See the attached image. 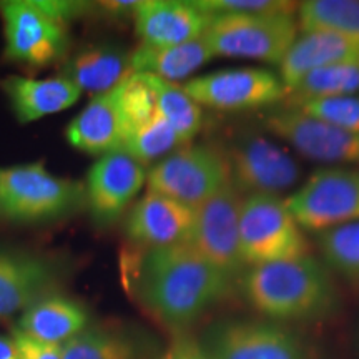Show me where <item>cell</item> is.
Instances as JSON below:
<instances>
[{"label": "cell", "mask_w": 359, "mask_h": 359, "mask_svg": "<svg viewBox=\"0 0 359 359\" xmlns=\"http://www.w3.org/2000/svg\"><path fill=\"white\" fill-rule=\"evenodd\" d=\"M122 275L135 302L170 327L200 320L230 294L235 281L188 243L142 248L123 262Z\"/></svg>", "instance_id": "1"}, {"label": "cell", "mask_w": 359, "mask_h": 359, "mask_svg": "<svg viewBox=\"0 0 359 359\" xmlns=\"http://www.w3.org/2000/svg\"><path fill=\"white\" fill-rule=\"evenodd\" d=\"M240 286L251 308L275 323L320 320L338 303L326 264L311 255L246 268Z\"/></svg>", "instance_id": "2"}, {"label": "cell", "mask_w": 359, "mask_h": 359, "mask_svg": "<svg viewBox=\"0 0 359 359\" xmlns=\"http://www.w3.org/2000/svg\"><path fill=\"white\" fill-rule=\"evenodd\" d=\"M83 206L85 183L55 177L40 163L0 168V222H53Z\"/></svg>", "instance_id": "3"}, {"label": "cell", "mask_w": 359, "mask_h": 359, "mask_svg": "<svg viewBox=\"0 0 359 359\" xmlns=\"http://www.w3.org/2000/svg\"><path fill=\"white\" fill-rule=\"evenodd\" d=\"M299 35L296 12L213 15L205 40L215 57L280 65Z\"/></svg>", "instance_id": "4"}, {"label": "cell", "mask_w": 359, "mask_h": 359, "mask_svg": "<svg viewBox=\"0 0 359 359\" xmlns=\"http://www.w3.org/2000/svg\"><path fill=\"white\" fill-rule=\"evenodd\" d=\"M240 253L246 268L309 255L304 230L285 198L243 196L240 212Z\"/></svg>", "instance_id": "5"}, {"label": "cell", "mask_w": 359, "mask_h": 359, "mask_svg": "<svg viewBox=\"0 0 359 359\" xmlns=\"http://www.w3.org/2000/svg\"><path fill=\"white\" fill-rule=\"evenodd\" d=\"M226 155L210 145L180 148L147 173L148 190L196 208L230 185Z\"/></svg>", "instance_id": "6"}, {"label": "cell", "mask_w": 359, "mask_h": 359, "mask_svg": "<svg viewBox=\"0 0 359 359\" xmlns=\"http://www.w3.org/2000/svg\"><path fill=\"white\" fill-rule=\"evenodd\" d=\"M303 230L323 233L359 222V170L325 167L285 198Z\"/></svg>", "instance_id": "7"}, {"label": "cell", "mask_w": 359, "mask_h": 359, "mask_svg": "<svg viewBox=\"0 0 359 359\" xmlns=\"http://www.w3.org/2000/svg\"><path fill=\"white\" fill-rule=\"evenodd\" d=\"M226 158L231 185L243 196H281L302 180V167L294 156L263 135L250 133L240 138Z\"/></svg>", "instance_id": "8"}, {"label": "cell", "mask_w": 359, "mask_h": 359, "mask_svg": "<svg viewBox=\"0 0 359 359\" xmlns=\"http://www.w3.org/2000/svg\"><path fill=\"white\" fill-rule=\"evenodd\" d=\"M183 88L200 107L222 111L258 110L288 97L280 75L259 67L212 72L188 80Z\"/></svg>", "instance_id": "9"}, {"label": "cell", "mask_w": 359, "mask_h": 359, "mask_svg": "<svg viewBox=\"0 0 359 359\" xmlns=\"http://www.w3.org/2000/svg\"><path fill=\"white\" fill-rule=\"evenodd\" d=\"M6 32V55L11 60L42 67L64 55L67 47L65 22L43 2L8 0L0 4Z\"/></svg>", "instance_id": "10"}, {"label": "cell", "mask_w": 359, "mask_h": 359, "mask_svg": "<svg viewBox=\"0 0 359 359\" xmlns=\"http://www.w3.org/2000/svg\"><path fill=\"white\" fill-rule=\"evenodd\" d=\"M241 203L243 195L230 183L196 206L195 224L188 243L233 280L243 275L246 269L240 253Z\"/></svg>", "instance_id": "11"}, {"label": "cell", "mask_w": 359, "mask_h": 359, "mask_svg": "<svg viewBox=\"0 0 359 359\" xmlns=\"http://www.w3.org/2000/svg\"><path fill=\"white\" fill-rule=\"evenodd\" d=\"M208 359H311L306 344L275 321H224L205 341Z\"/></svg>", "instance_id": "12"}, {"label": "cell", "mask_w": 359, "mask_h": 359, "mask_svg": "<svg viewBox=\"0 0 359 359\" xmlns=\"http://www.w3.org/2000/svg\"><path fill=\"white\" fill-rule=\"evenodd\" d=\"M273 137L290 145L299 155L321 163L359 161V135L343 132L296 107L275 109L263 118Z\"/></svg>", "instance_id": "13"}, {"label": "cell", "mask_w": 359, "mask_h": 359, "mask_svg": "<svg viewBox=\"0 0 359 359\" xmlns=\"http://www.w3.org/2000/svg\"><path fill=\"white\" fill-rule=\"evenodd\" d=\"M147 170L123 150L103 155L90 168L85 196L93 219L110 224L122 217L127 206L147 183Z\"/></svg>", "instance_id": "14"}, {"label": "cell", "mask_w": 359, "mask_h": 359, "mask_svg": "<svg viewBox=\"0 0 359 359\" xmlns=\"http://www.w3.org/2000/svg\"><path fill=\"white\" fill-rule=\"evenodd\" d=\"M193 224L195 208L148 190L127 215L125 233L133 245L161 248L190 243Z\"/></svg>", "instance_id": "15"}, {"label": "cell", "mask_w": 359, "mask_h": 359, "mask_svg": "<svg viewBox=\"0 0 359 359\" xmlns=\"http://www.w3.org/2000/svg\"><path fill=\"white\" fill-rule=\"evenodd\" d=\"M213 17L185 0H145L138 2L135 32L148 47H172L203 37Z\"/></svg>", "instance_id": "16"}, {"label": "cell", "mask_w": 359, "mask_h": 359, "mask_svg": "<svg viewBox=\"0 0 359 359\" xmlns=\"http://www.w3.org/2000/svg\"><path fill=\"white\" fill-rule=\"evenodd\" d=\"M57 278L48 259L0 246V320H11L52 294Z\"/></svg>", "instance_id": "17"}, {"label": "cell", "mask_w": 359, "mask_h": 359, "mask_svg": "<svg viewBox=\"0 0 359 359\" xmlns=\"http://www.w3.org/2000/svg\"><path fill=\"white\" fill-rule=\"evenodd\" d=\"M344 62H359L358 40L327 32H302L278 65V75L290 92L311 72Z\"/></svg>", "instance_id": "18"}, {"label": "cell", "mask_w": 359, "mask_h": 359, "mask_svg": "<svg viewBox=\"0 0 359 359\" xmlns=\"http://www.w3.org/2000/svg\"><path fill=\"white\" fill-rule=\"evenodd\" d=\"M4 90L20 123L35 122L47 115L70 109L82 95V90L65 77H8L4 82Z\"/></svg>", "instance_id": "19"}, {"label": "cell", "mask_w": 359, "mask_h": 359, "mask_svg": "<svg viewBox=\"0 0 359 359\" xmlns=\"http://www.w3.org/2000/svg\"><path fill=\"white\" fill-rule=\"evenodd\" d=\"M87 326L88 311L82 303L52 293L22 313L17 330L42 343L64 344Z\"/></svg>", "instance_id": "20"}, {"label": "cell", "mask_w": 359, "mask_h": 359, "mask_svg": "<svg viewBox=\"0 0 359 359\" xmlns=\"http://www.w3.org/2000/svg\"><path fill=\"white\" fill-rule=\"evenodd\" d=\"M70 145L88 155H109L123 150L125 132L116 111L114 92L95 95L67 128Z\"/></svg>", "instance_id": "21"}, {"label": "cell", "mask_w": 359, "mask_h": 359, "mask_svg": "<svg viewBox=\"0 0 359 359\" xmlns=\"http://www.w3.org/2000/svg\"><path fill=\"white\" fill-rule=\"evenodd\" d=\"M130 55L118 47H87L67 62L64 75L72 83L85 92L102 95L118 87L128 75Z\"/></svg>", "instance_id": "22"}, {"label": "cell", "mask_w": 359, "mask_h": 359, "mask_svg": "<svg viewBox=\"0 0 359 359\" xmlns=\"http://www.w3.org/2000/svg\"><path fill=\"white\" fill-rule=\"evenodd\" d=\"M215 58L205 37L172 47H148L140 45L130 53L132 74H148L167 82L190 77L206 62Z\"/></svg>", "instance_id": "23"}, {"label": "cell", "mask_w": 359, "mask_h": 359, "mask_svg": "<svg viewBox=\"0 0 359 359\" xmlns=\"http://www.w3.org/2000/svg\"><path fill=\"white\" fill-rule=\"evenodd\" d=\"M64 359H147L138 341L118 326H87L62 344Z\"/></svg>", "instance_id": "24"}, {"label": "cell", "mask_w": 359, "mask_h": 359, "mask_svg": "<svg viewBox=\"0 0 359 359\" xmlns=\"http://www.w3.org/2000/svg\"><path fill=\"white\" fill-rule=\"evenodd\" d=\"M299 32H327L359 42V0H306L296 7Z\"/></svg>", "instance_id": "25"}, {"label": "cell", "mask_w": 359, "mask_h": 359, "mask_svg": "<svg viewBox=\"0 0 359 359\" xmlns=\"http://www.w3.org/2000/svg\"><path fill=\"white\" fill-rule=\"evenodd\" d=\"M359 95V62L323 67L303 77L288 92V107L318 98Z\"/></svg>", "instance_id": "26"}, {"label": "cell", "mask_w": 359, "mask_h": 359, "mask_svg": "<svg viewBox=\"0 0 359 359\" xmlns=\"http://www.w3.org/2000/svg\"><path fill=\"white\" fill-rule=\"evenodd\" d=\"M116 111L122 120L125 140L158 114L154 79L148 74H130L111 90Z\"/></svg>", "instance_id": "27"}, {"label": "cell", "mask_w": 359, "mask_h": 359, "mask_svg": "<svg viewBox=\"0 0 359 359\" xmlns=\"http://www.w3.org/2000/svg\"><path fill=\"white\" fill-rule=\"evenodd\" d=\"M151 79H154L158 111L172 125L182 145L191 142L203 125V107H200L188 95L183 85L167 82L154 75Z\"/></svg>", "instance_id": "28"}, {"label": "cell", "mask_w": 359, "mask_h": 359, "mask_svg": "<svg viewBox=\"0 0 359 359\" xmlns=\"http://www.w3.org/2000/svg\"><path fill=\"white\" fill-rule=\"evenodd\" d=\"M318 245L326 266L359 281V222L320 233Z\"/></svg>", "instance_id": "29"}, {"label": "cell", "mask_w": 359, "mask_h": 359, "mask_svg": "<svg viewBox=\"0 0 359 359\" xmlns=\"http://www.w3.org/2000/svg\"><path fill=\"white\" fill-rule=\"evenodd\" d=\"M178 145H182L178 135L158 111L150 122L128 135L123 143V151L138 163L147 165L158 158L163 160Z\"/></svg>", "instance_id": "30"}, {"label": "cell", "mask_w": 359, "mask_h": 359, "mask_svg": "<svg viewBox=\"0 0 359 359\" xmlns=\"http://www.w3.org/2000/svg\"><path fill=\"white\" fill-rule=\"evenodd\" d=\"M296 109L343 132L359 135V95L318 98L304 102Z\"/></svg>", "instance_id": "31"}, {"label": "cell", "mask_w": 359, "mask_h": 359, "mask_svg": "<svg viewBox=\"0 0 359 359\" xmlns=\"http://www.w3.org/2000/svg\"><path fill=\"white\" fill-rule=\"evenodd\" d=\"M210 15H250V13L296 12V6L283 0H195Z\"/></svg>", "instance_id": "32"}, {"label": "cell", "mask_w": 359, "mask_h": 359, "mask_svg": "<svg viewBox=\"0 0 359 359\" xmlns=\"http://www.w3.org/2000/svg\"><path fill=\"white\" fill-rule=\"evenodd\" d=\"M13 343L22 359H64L62 356V344L42 343V341L30 338L19 330H13Z\"/></svg>", "instance_id": "33"}, {"label": "cell", "mask_w": 359, "mask_h": 359, "mask_svg": "<svg viewBox=\"0 0 359 359\" xmlns=\"http://www.w3.org/2000/svg\"><path fill=\"white\" fill-rule=\"evenodd\" d=\"M160 359H208L203 346L190 338H180Z\"/></svg>", "instance_id": "34"}, {"label": "cell", "mask_w": 359, "mask_h": 359, "mask_svg": "<svg viewBox=\"0 0 359 359\" xmlns=\"http://www.w3.org/2000/svg\"><path fill=\"white\" fill-rule=\"evenodd\" d=\"M17 356H19V351H17L13 339L0 336V359H13Z\"/></svg>", "instance_id": "35"}, {"label": "cell", "mask_w": 359, "mask_h": 359, "mask_svg": "<svg viewBox=\"0 0 359 359\" xmlns=\"http://www.w3.org/2000/svg\"><path fill=\"white\" fill-rule=\"evenodd\" d=\"M13 359H22V358H20V356H17V358H13Z\"/></svg>", "instance_id": "36"}]
</instances>
